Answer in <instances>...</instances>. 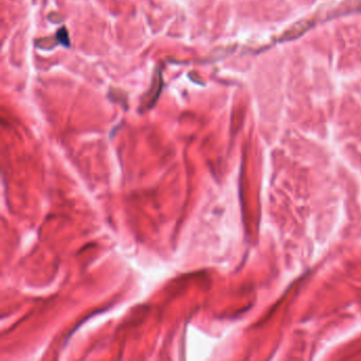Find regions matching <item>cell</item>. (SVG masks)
Listing matches in <instances>:
<instances>
[{
    "instance_id": "6da1fadb",
    "label": "cell",
    "mask_w": 361,
    "mask_h": 361,
    "mask_svg": "<svg viewBox=\"0 0 361 361\" xmlns=\"http://www.w3.org/2000/svg\"><path fill=\"white\" fill-rule=\"evenodd\" d=\"M56 38H57L58 41H60L63 46H65V47H69L70 46L69 35H68V32H67V29H66L65 27H63L62 29H60V30L57 31Z\"/></svg>"
}]
</instances>
